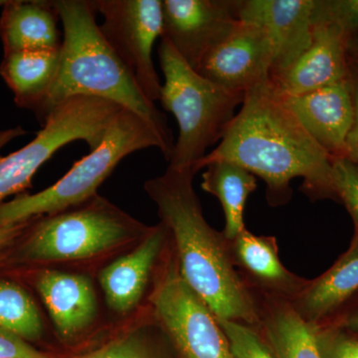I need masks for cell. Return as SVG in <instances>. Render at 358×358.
Listing matches in <instances>:
<instances>
[{
  "instance_id": "27",
  "label": "cell",
  "mask_w": 358,
  "mask_h": 358,
  "mask_svg": "<svg viewBox=\"0 0 358 358\" xmlns=\"http://www.w3.org/2000/svg\"><path fill=\"white\" fill-rule=\"evenodd\" d=\"M315 341L322 358H358V333L338 326H317Z\"/></svg>"
},
{
  "instance_id": "11",
  "label": "cell",
  "mask_w": 358,
  "mask_h": 358,
  "mask_svg": "<svg viewBox=\"0 0 358 358\" xmlns=\"http://www.w3.org/2000/svg\"><path fill=\"white\" fill-rule=\"evenodd\" d=\"M273 60L274 49L265 30L239 20L196 71L224 89L245 94L270 80Z\"/></svg>"
},
{
  "instance_id": "35",
  "label": "cell",
  "mask_w": 358,
  "mask_h": 358,
  "mask_svg": "<svg viewBox=\"0 0 358 358\" xmlns=\"http://www.w3.org/2000/svg\"><path fill=\"white\" fill-rule=\"evenodd\" d=\"M8 1H0V6H4Z\"/></svg>"
},
{
  "instance_id": "6",
  "label": "cell",
  "mask_w": 358,
  "mask_h": 358,
  "mask_svg": "<svg viewBox=\"0 0 358 358\" xmlns=\"http://www.w3.org/2000/svg\"><path fill=\"white\" fill-rule=\"evenodd\" d=\"M6 258L9 265L88 259L115 248L145 231L140 223L105 199L37 218Z\"/></svg>"
},
{
  "instance_id": "19",
  "label": "cell",
  "mask_w": 358,
  "mask_h": 358,
  "mask_svg": "<svg viewBox=\"0 0 358 358\" xmlns=\"http://www.w3.org/2000/svg\"><path fill=\"white\" fill-rule=\"evenodd\" d=\"M60 63V50L4 54L0 75L20 108L34 110L49 91Z\"/></svg>"
},
{
  "instance_id": "16",
  "label": "cell",
  "mask_w": 358,
  "mask_h": 358,
  "mask_svg": "<svg viewBox=\"0 0 358 358\" xmlns=\"http://www.w3.org/2000/svg\"><path fill=\"white\" fill-rule=\"evenodd\" d=\"M166 232V226L160 224L148 232L134 251L117 259L101 272L99 278L106 300L115 313H128L141 301Z\"/></svg>"
},
{
  "instance_id": "33",
  "label": "cell",
  "mask_w": 358,
  "mask_h": 358,
  "mask_svg": "<svg viewBox=\"0 0 358 358\" xmlns=\"http://www.w3.org/2000/svg\"><path fill=\"white\" fill-rule=\"evenodd\" d=\"M338 327L353 331V333H358V307L353 308L352 312L348 313L343 319V322Z\"/></svg>"
},
{
  "instance_id": "29",
  "label": "cell",
  "mask_w": 358,
  "mask_h": 358,
  "mask_svg": "<svg viewBox=\"0 0 358 358\" xmlns=\"http://www.w3.org/2000/svg\"><path fill=\"white\" fill-rule=\"evenodd\" d=\"M0 358H50L20 338L0 327Z\"/></svg>"
},
{
  "instance_id": "8",
  "label": "cell",
  "mask_w": 358,
  "mask_h": 358,
  "mask_svg": "<svg viewBox=\"0 0 358 358\" xmlns=\"http://www.w3.org/2000/svg\"><path fill=\"white\" fill-rule=\"evenodd\" d=\"M152 303L180 358H233L222 327L183 279L178 262L167 266Z\"/></svg>"
},
{
  "instance_id": "12",
  "label": "cell",
  "mask_w": 358,
  "mask_h": 358,
  "mask_svg": "<svg viewBox=\"0 0 358 358\" xmlns=\"http://www.w3.org/2000/svg\"><path fill=\"white\" fill-rule=\"evenodd\" d=\"M315 0H239L238 17L265 30L274 49L271 78L279 76L310 48Z\"/></svg>"
},
{
  "instance_id": "23",
  "label": "cell",
  "mask_w": 358,
  "mask_h": 358,
  "mask_svg": "<svg viewBox=\"0 0 358 358\" xmlns=\"http://www.w3.org/2000/svg\"><path fill=\"white\" fill-rule=\"evenodd\" d=\"M0 327L24 341H35L43 331L38 308L29 294L3 279H0Z\"/></svg>"
},
{
  "instance_id": "1",
  "label": "cell",
  "mask_w": 358,
  "mask_h": 358,
  "mask_svg": "<svg viewBox=\"0 0 358 358\" xmlns=\"http://www.w3.org/2000/svg\"><path fill=\"white\" fill-rule=\"evenodd\" d=\"M217 148L195 166V171L215 160L233 162L258 176L267 185L271 204L291 196L289 183L303 179V189L315 199H336L334 157L301 126L284 96L271 80L245 93Z\"/></svg>"
},
{
  "instance_id": "9",
  "label": "cell",
  "mask_w": 358,
  "mask_h": 358,
  "mask_svg": "<svg viewBox=\"0 0 358 358\" xmlns=\"http://www.w3.org/2000/svg\"><path fill=\"white\" fill-rule=\"evenodd\" d=\"M103 16L101 32L152 102L159 100L162 84L152 61V47L162 35V0H95Z\"/></svg>"
},
{
  "instance_id": "7",
  "label": "cell",
  "mask_w": 358,
  "mask_h": 358,
  "mask_svg": "<svg viewBox=\"0 0 358 358\" xmlns=\"http://www.w3.org/2000/svg\"><path fill=\"white\" fill-rule=\"evenodd\" d=\"M122 109L110 101L83 96L57 106L34 140L13 154L0 157V204L29 188L40 167L68 143L83 141L90 150L98 148Z\"/></svg>"
},
{
  "instance_id": "2",
  "label": "cell",
  "mask_w": 358,
  "mask_h": 358,
  "mask_svg": "<svg viewBox=\"0 0 358 358\" xmlns=\"http://www.w3.org/2000/svg\"><path fill=\"white\" fill-rule=\"evenodd\" d=\"M195 173L192 167L169 166L166 173L145 182V192L173 235L179 271L188 286L216 319L256 324L255 303L235 270L226 238L205 220L193 189Z\"/></svg>"
},
{
  "instance_id": "18",
  "label": "cell",
  "mask_w": 358,
  "mask_h": 358,
  "mask_svg": "<svg viewBox=\"0 0 358 358\" xmlns=\"http://www.w3.org/2000/svg\"><path fill=\"white\" fill-rule=\"evenodd\" d=\"M358 292V235L345 254L324 274L308 285L296 310L315 324L336 312Z\"/></svg>"
},
{
  "instance_id": "3",
  "label": "cell",
  "mask_w": 358,
  "mask_h": 358,
  "mask_svg": "<svg viewBox=\"0 0 358 358\" xmlns=\"http://www.w3.org/2000/svg\"><path fill=\"white\" fill-rule=\"evenodd\" d=\"M63 25L60 63L53 84L33 110L43 126L60 103L75 96L110 101L152 124L167 147H174L173 133L154 102L148 100L129 71L101 32L92 1H51Z\"/></svg>"
},
{
  "instance_id": "17",
  "label": "cell",
  "mask_w": 358,
  "mask_h": 358,
  "mask_svg": "<svg viewBox=\"0 0 358 358\" xmlns=\"http://www.w3.org/2000/svg\"><path fill=\"white\" fill-rule=\"evenodd\" d=\"M59 16L51 1L11 0L0 17L4 54L59 51L62 46Z\"/></svg>"
},
{
  "instance_id": "14",
  "label": "cell",
  "mask_w": 358,
  "mask_h": 358,
  "mask_svg": "<svg viewBox=\"0 0 358 358\" xmlns=\"http://www.w3.org/2000/svg\"><path fill=\"white\" fill-rule=\"evenodd\" d=\"M348 39L334 26L315 23L310 48L279 76L271 78L284 96H294L331 86L350 77Z\"/></svg>"
},
{
  "instance_id": "4",
  "label": "cell",
  "mask_w": 358,
  "mask_h": 358,
  "mask_svg": "<svg viewBox=\"0 0 358 358\" xmlns=\"http://www.w3.org/2000/svg\"><path fill=\"white\" fill-rule=\"evenodd\" d=\"M152 148H159L166 160L171 159V150L157 129L131 110L122 109L102 143L78 160L57 182L36 194L18 195L0 204V228L30 222L89 201L124 157Z\"/></svg>"
},
{
  "instance_id": "10",
  "label": "cell",
  "mask_w": 358,
  "mask_h": 358,
  "mask_svg": "<svg viewBox=\"0 0 358 358\" xmlns=\"http://www.w3.org/2000/svg\"><path fill=\"white\" fill-rule=\"evenodd\" d=\"M162 35L196 70L239 21V0H164Z\"/></svg>"
},
{
  "instance_id": "32",
  "label": "cell",
  "mask_w": 358,
  "mask_h": 358,
  "mask_svg": "<svg viewBox=\"0 0 358 358\" xmlns=\"http://www.w3.org/2000/svg\"><path fill=\"white\" fill-rule=\"evenodd\" d=\"M26 131L21 127H15L13 129H6V131H0V150L6 147L7 143H10L11 141L20 138V136H24Z\"/></svg>"
},
{
  "instance_id": "22",
  "label": "cell",
  "mask_w": 358,
  "mask_h": 358,
  "mask_svg": "<svg viewBox=\"0 0 358 358\" xmlns=\"http://www.w3.org/2000/svg\"><path fill=\"white\" fill-rule=\"evenodd\" d=\"M315 331L317 324L287 307L275 310L266 324L267 343L277 358H322Z\"/></svg>"
},
{
  "instance_id": "5",
  "label": "cell",
  "mask_w": 358,
  "mask_h": 358,
  "mask_svg": "<svg viewBox=\"0 0 358 358\" xmlns=\"http://www.w3.org/2000/svg\"><path fill=\"white\" fill-rule=\"evenodd\" d=\"M160 39L159 58L164 83L159 101L164 110L173 113L179 127L169 166L194 169L207 150L222 140L245 94L224 89L201 76L166 37Z\"/></svg>"
},
{
  "instance_id": "26",
  "label": "cell",
  "mask_w": 358,
  "mask_h": 358,
  "mask_svg": "<svg viewBox=\"0 0 358 358\" xmlns=\"http://www.w3.org/2000/svg\"><path fill=\"white\" fill-rule=\"evenodd\" d=\"M333 182L336 199L350 212L358 235V164L348 157L334 159Z\"/></svg>"
},
{
  "instance_id": "21",
  "label": "cell",
  "mask_w": 358,
  "mask_h": 358,
  "mask_svg": "<svg viewBox=\"0 0 358 358\" xmlns=\"http://www.w3.org/2000/svg\"><path fill=\"white\" fill-rule=\"evenodd\" d=\"M233 242L238 262L257 280L282 291L296 288V277L280 260L274 237L257 236L244 229Z\"/></svg>"
},
{
  "instance_id": "20",
  "label": "cell",
  "mask_w": 358,
  "mask_h": 358,
  "mask_svg": "<svg viewBox=\"0 0 358 358\" xmlns=\"http://www.w3.org/2000/svg\"><path fill=\"white\" fill-rule=\"evenodd\" d=\"M201 187L217 197L225 214L224 237L233 241L245 229L247 199L257 188L255 176L233 162L215 160L205 166Z\"/></svg>"
},
{
  "instance_id": "31",
  "label": "cell",
  "mask_w": 358,
  "mask_h": 358,
  "mask_svg": "<svg viewBox=\"0 0 358 358\" xmlns=\"http://www.w3.org/2000/svg\"><path fill=\"white\" fill-rule=\"evenodd\" d=\"M30 222L18 224V225L7 226L0 228V252L13 247L20 238L24 234Z\"/></svg>"
},
{
  "instance_id": "15",
  "label": "cell",
  "mask_w": 358,
  "mask_h": 358,
  "mask_svg": "<svg viewBox=\"0 0 358 358\" xmlns=\"http://www.w3.org/2000/svg\"><path fill=\"white\" fill-rule=\"evenodd\" d=\"M35 287L61 338H76L95 320L96 294L88 278L42 271L37 275Z\"/></svg>"
},
{
  "instance_id": "25",
  "label": "cell",
  "mask_w": 358,
  "mask_h": 358,
  "mask_svg": "<svg viewBox=\"0 0 358 358\" xmlns=\"http://www.w3.org/2000/svg\"><path fill=\"white\" fill-rule=\"evenodd\" d=\"M227 336L233 358H277L251 327L233 320H217Z\"/></svg>"
},
{
  "instance_id": "30",
  "label": "cell",
  "mask_w": 358,
  "mask_h": 358,
  "mask_svg": "<svg viewBox=\"0 0 358 358\" xmlns=\"http://www.w3.org/2000/svg\"><path fill=\"white\" fill-rule=\"evenodd\" d=\"M350 78L355 100V119L346 143L345 157L358 164V64L350 63Z\"/></svg>"
},
{
  "instance_id": "28",
  "label": "cell",
  "mask_w": 358,
  "mask_h": 358,
  "mask_svg": "<svg viewBox=\"0 0 358 358\" xmlns=\"http://www.w3.org/2000/svg\"><path fill=\"white\" fill-rule=\"evenodd\" d=\"M79 358H162L157 350L145 339L138 334L112 341L109 345L99 348Z\"/></svg>"
},
{
  "instance_id": "34",
  "label": "cell",
  "mask_w": 358,
  "mask_h": 358,
  "mask_svg": "<svg viewBox=\"0 0 358 358\" xmlns=\"http://www.w3.org/2000/svg\"><path fill=\"white\" fill-rule=\"evenodd\" d=\"M346 50L350 63L358 64V33L348 40Z\"/></svg>"
},
{
  "instance_id": "13",
  "label": "cell",
  "mask_w": 358,
  "mask_h": 358,
  "mask_svg": "<svg viewBox=\"0 0 358 358\" xmlns=\"http://www.w3.org/2000/svg\"><path fill=\"white\" fill-rule=\"evenodd\" d=\"M308 134L334 159L345 157L355 119L350 78L303 95L284 96Z\"/></svg>"
},
{
  "instance_id": "24",
  "label": "cell",
  "mask_w": 358,
  "mask_h": 358,
  "mask_svg": "<svg viewBox=\"0 0 358 358\" xmlns=\"http://www.w3.org/2000/svg\"><path fill=\"white\" fill-rule=\"evenodd\" d=\"M313 23L334 26L348 42L358 33V0H315Z\"/></svg>"
}]
</instances>
